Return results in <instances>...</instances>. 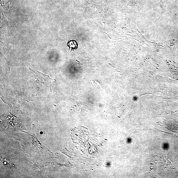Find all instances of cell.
Here are the masks:
<instances>
[{"instance_id":"1","label":"cell","mask_w":178,"mask_h":178,"mask_svg":"<svg viewBox=\"0 0 178 178\" xmlns=\"http://www.w3.org/2000/svg\"><path fill=\"white\" fill-rule=\"evenodd\" d=\"M11 3V0H1V5L6 10H8L10 5Z\"/></svg>"}]
</instances>
